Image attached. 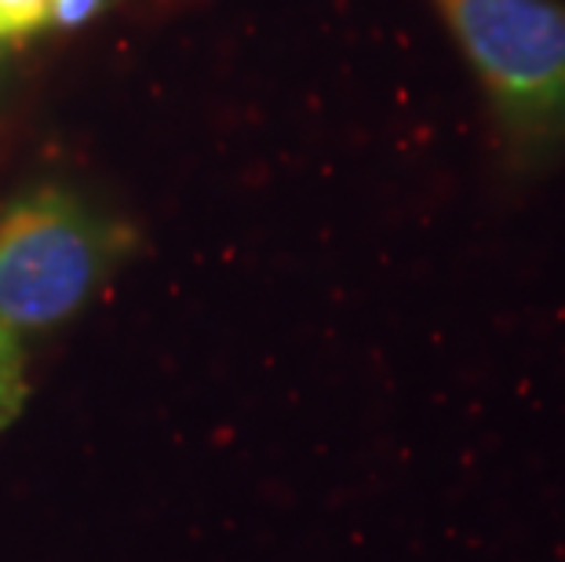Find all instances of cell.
I'll return each mask as SVG.
<instances>
[{
    "label": "cell",
    "mask_w": 565,
    "mask_h": 562,
    "mask_svg": "<svg viewBox=\"0 0 565 562\" xmlns=\"http://www.w3.org/2000/svg\"><path fill=\"white\" fill-rule=\"evenodd\" d=\"M128 226L95 201L41 183L0 205V326L15 337L63 326L128 253Z\"/></svg>",
    "instance_id": "cell-1"
},
{
    "label": "cell",
    "mask_w": 565,
    "mask_h": 562,
    "mask_svg": "<svg viewBox=\"0 0 565 562\" xmlns=\"http://www.w3.org/2000/svg\"><path fill=\"white\" fill-rule=\"evenodd\" d=\"M522 150L565 147V4L435 0Z\"/></svg>",
    "instance_id": "cell-2"
},
{
    "label": "cell",
    "mask_w": 565,
    "mask_h": 562,
    "mask_svg": "<svg viewBox=\"0 0 565 562\" xmlns=\"http://www.w3.org/2000/svg\"><path fill=\"white\" fill-rule=\"evenodd\" d=\"M26 402V354L11 329L0 326V432L22 413Z\"/></svg>",
    "instance_id": "cell-3"
},
{
    "label": "cell",
    "mask_w": 565,
    "mask_h": 562,
    "mask_svg": "<svg viewBox=\"0 0 565 562\" xmlns=\"http://www.w3.org/2000/svg\"><path fill=\"white\" fill-rule=\"evenodd\" d=\"M52 19V0H0V38L30 33Z\"/></svg>",
    "instance_id": "cell-4"
},
{
    "label": "cell",
    "mask_w": 565,
    "mask_h": 562,
    "mask_svg": "<svg viewBox=\"0 0 565 562\" xmlns=\"http://www.w3.org/2000/svg\"><path fill=\"white\" fill-rule=\"evenodd\" d=\"M110 4H117V0H52V22L58 30H77Z\"/></svg>",
    "instance_id": "cell-5"
}]
</instances>
